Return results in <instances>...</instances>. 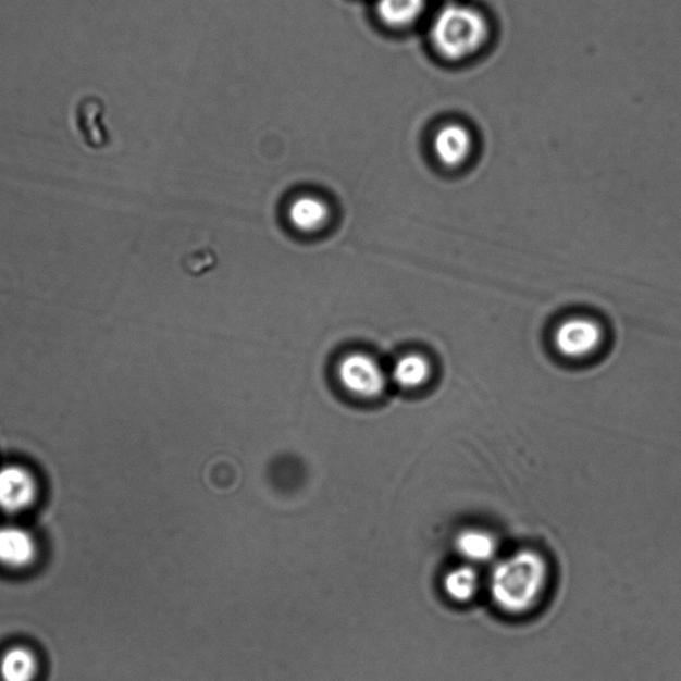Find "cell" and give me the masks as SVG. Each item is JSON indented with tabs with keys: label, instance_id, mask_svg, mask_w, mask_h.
Wrapping results in <instances>:
<instances>
[{
	"label": "cell",
	"instance_id": "3957f363",
	"mask_svg": "<svg viewBox=\"0 0 681 681\" xmlns=\"http://www.w3.org/2000/svg\"><path fill=\"white\" fill-rule=\"evenodd\" d=\"M603 326L587 315H572L560 321L553 333V345L560 357L582 361L593 357L605 344Z\"/></svg>",
	"mask_w": 681,
	"mask_h": 681
},
{
	"label": "cell",
	"instance_id": "ba28073f",
	"mask_svg": "<svg viewBox=\"0 0 681 681\" xmlns=\"http://www.w3.org/2000/svg\"><path fill=\"white\" fill-rule=\"evenodd\" d=\"M37 543L27 530L13 524L0 528V566L25 569L37 558Z\"/></svg>",
	"mask_w": 681,
	"mask_h": 681
},
{
	"label": "cell",
	"instance_id": "8fae6325",
	"mask_svg": "<svg viewBox=\"0 0 681 681\" xmlns=\"http://www.w3.org/2000/svg\"><path fill=\"white\" fill-rule=\"evenodd\" d=\"M288 216L290 224L304 233L322 228L329 220V207L317 196H300L292 201Z\"/></svg>",
	"mask_w": 681,
	"mask_h": 681
},
{
	"label": "cell",
	"instance_id": "52a82bcc",
	"mask_svg": "<svg viewBox=\"0 0 681 681\" xmlns=\"http://www.w3.org/2000/svg\"><path fill=\"white\" fill-rule=\"evenodd\" d=\"M454 548L463 564L481 566L494 564L499 554V541L492 531L470 528L459 531L454 540Z\"/></svg>",
	"mask_w": 681,
	"mask_h": 681
},
{
	"label": "cell",
	"instance_id": "4fadbf2b",
	"mask_svg": "<svg viewBox=\"0 0 681 681\" xmlns=\"http://www.w3.org/2000/svg\"><path fill=\"white\" fill-rule=\"evenodd\" d=\"M425 9V0H379L381 20L393 27L411 25Z\"/></svg>",
	"mask_w": 681,
	"mask_h": 681
},
{
	"label": "cell",
	"instance_id": "30bf717a",
	"mask_svg": "<svg viewBox=\"0 0 681 681\" xmlns=\"http://www.w3.org/2000/svg\"><path fill=\"white\" fill-rule=\"evenodd\" d=\"M433 375L432 362L426 356L409 354L399 357L389 372V380L403 391H417L428 385Z\"/></svg>",
	"mask_w": 681,
	"mask_h": 681
},
{
	"label": "cell",
	"instance_id": "5b68a950",
	"mask_svg": "<svg viewBox=\"0 0 681 681\" xmlns=\"http://www.w3.org/2000/svg\"><path fill=\"white\" fill-rule=\"evenodd\" d=\"M38 487L34 476L21 466L0 468V510L17 513L32 507Z\"/></svg>",
	"mask_w": 681,
	"mask_h": 681
},
{
	"label": "cell",
	"instance_id": "7a4b0ae2",
	"mask_svg": "<svg viewBox=\"0 0 681 681\" xmlns=\"http://www.w3.org/2000/svg\"><path fill=\"white\" fill-rule=\"evenodd\" d=\"M430 37L442 57L449 61H461L485 45L488 26L480 11L451 3L435 16Z\"/></svg>",
	"mask_w": 681,
	"mask_h": 681
},
{
	"label": "cell",
	"instance_id": "7c38bea8",
	"mask_svg": "<svg viewBox=\"0 0 681 681\" xmlns=\"http://www.w3.org/2000/svg\"><path fill=\"white\" fill-rule=\"evenodd\" d=\"M38 671L37 656L27 648H10L0 659V679L2 681H34Z\"/></svg>",
	"mask_w": 681,
	"mask_h": 681
},
{
	"label": "cell",
	"instance_id": "8992f818",
	"mask_svg": "<svg viewBox=\"0 0 681 681\" xmlns=\"http://www.w3.org/2000/svg\"><path fill=\"white\" fill-rule=\"evenodd\" d=\"M474 139L461 124H446L437 131L433 139L435 158L445 169L456 170L468 163L473 153Z\"/></svg>",
	"mask_w": 681,
	"mask_h": 681
},
{
	"label": "cell",
	"instance_id": "9c48e42d",
	"mask_svg": "<svg viewBox=\"0 0 681 681\" xmlns=\"http://www.w3.org/2000/svg\"><path fill=\"white\" fill-rule=\"evenodd\" d=\"M483 585V579L478 567L462 564L453 567L442 578V590L447 599L457 605H466L474 600Z\"/></svg>",
	"mask_w": 681,
	"mask_h": 681
},
{
	"label": "cell",
	"instance_id": "6da1fadb",
	"mask_svg": "<svg viewBox=\"0 0 681 681\" xmlns=\"http://www.w3.org/2000/svg\"><path fill=\"white\" fill-rule=\"evenodd\" d=\"M548 561L533 548L517 549L494 561L486 587L493 605L509 617L533 612L549 583Z\"/></svg>",
	"mask_w": 681,
	"mask_h": 681
},
{
	"label": "cell",
	"instance_id": "277c9868",
	"mask_svg": "<svg viewBox=\"0 0 681 681\" xmlns=\"http://www.w3.org/2000/svg\"><path fill=\"white\" fill-rule=\"evenodd\" d=\"M340 386L356 398L373 399L385 392L389 373L374 357L350 354L340 358L337 366Z\"/></svg>",
	"mask_w": 681,
	"mask_h": 681
}]
</instances>
